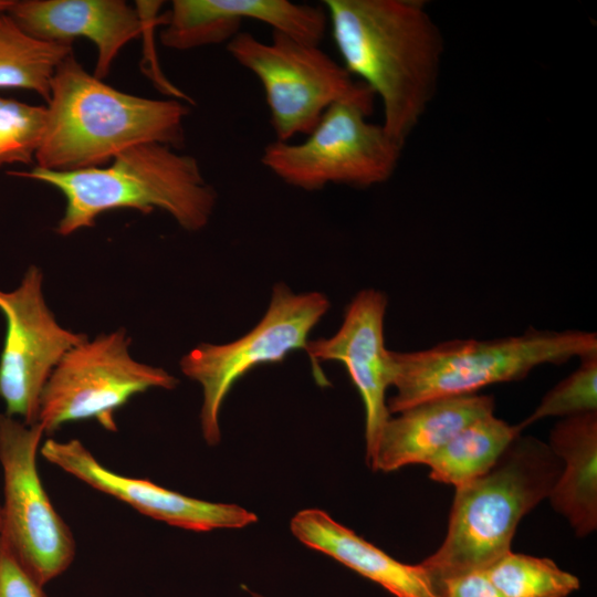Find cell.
Listing matches in <instances>:
<instances>
[{"label":"cell","mask_w":597,"mask_h":597,"mask_svg":"<svg viewBox=\"0 0 597 597\" xmlns=\"http://www.w3.org/2000/svg\"><path fill=\"white\" fill-rule=\"evenodd\" d=\"M343 66L383 106L381 126L405 146L438 87L444 41L421 0H325Z\"/></svg>","instance_id":"1"},{"label":"cell","mask_w":597,"mask_h":597,"mask_svg":"<svg viewBox=\"0 0 597 597\" xmlns=\"http://www.w3.org/2000/svg\"><path fill=\"white\" fill-rule=\"evenodd\" d=\"M46 125L35 166L73 171L102 167L140 144L178 149L189 108L176 100H151L118 91L67 55L51 81Z\"/></svg>","instance_id":"2"},{"label":"cell","mask_w":597,"mask_h":597,"mask_svg":"<svg viewBox=\"0 0 597 597\" xmlns=\"http://www.w3.org/2000/svg\"><path fill=\"white\" fill-rule=\"evenodd\" d=\"M8 174L61 191L65 207L55 232L62 237L94 227L100 214L117 209L144 214L159 209L182 229L199 231L210 221L218 198L193 156L155 143L135 145L102 167L55 171L34 166Z\"/></svg>","instance_id":"3"},{"label":"cell","mask_w":597,"mask_h":597,"mask_svg":"<svg viewBox=\"0 0 597 597\" xmlns=\"http://www.w3.org/2000/svg\"><path fill=\"white\" fill-rule=\"evenodd\" d=\"M561 467L548 444L520 434L488 472L455 488L446 537L420 563L439 597L450 579L512 551L519 523L548 498Z\"/></svg>","instance_id":"4"},{"label":"cell","mask_w":597,"mask_h":597,"mask_svg":"<svg viewBox=\"0 0 597 597\" xmlns=\"http://www.w3.org/2000/svg\"><path fill=\"white\" fill-rule=\"evenodd\" d=\"M597 352V335L540 331L496 339H453L413 352L391 350L395 394L389 413L418 404L478 394L486 386L525 378L534 368Z\"/></svg>","instance_id":"5"},{"label":"cell","mask_w":597,"mask_h":597,"mask_svg":"<svg viewBox=\"0 0 597 597\" xmlns=\"http://www.w3.org/2000/svg\"><path fill=\"white\" fill-rule=\"evenodd\" d=\"M227 50L260 81L275 140L308 135L335 103L374 104L373 92L320 45L275 31L271 42H262L241 31L227 43Z\"/></svg>","instance_id":"6"},{"label":"cell","mask_w":597,"mask_h":597,"mask_svg":"<svg viewBox=\"0 0 597 597\" xmlns=\"http://www.w3.org/2000/svg\"><path fill=\"white\" fill-rule=\"evenodd\" d=\"M374 104L342 101L333 104L307 137L297 144L274 140L261 164L280 180L304 191L328 185L371 187L395 174L404 145L381 124L367 121Z\"/></svg>","instance_id":"7"},{"label":"cell","mask_w":597,"mask_h":597,"mask_svg":"<svg viewBox=\"0 0 597 597\" xmlns=\"http://www.w3.org/2000/svg\"><path fill=\"white\" fill-rule=\"evenodd\" d=\"M125 329L103 333L70 349L49 377L39 401L38 423L45 434L63 425L94 419L117 430L115 412L153 388L175 389L178 379L161 367L136 360Z\"/></svg>","instance_id":"8"},{"label":"cell","mask_w":597,"mask_h":597,"mask_svg":"<svg viewBox=\"0 0 597 597\" xmlns=\"http://www.w3.org/2000/svg\"><path fill=\"white\" fill-rule=\"evenodd\" d=\"M328 308L323 293L296 294L277 283L266 312L251 331L226 344L200 343L181 357V373L202 388L200 428L209 446L221 440L219 415L233 385L259 365L280 363L289 353L305 349L311 331Z\"/></svg>","instance_id":"9"},{"label":"cell","mask_w":597,"mask_h":597,"mask_svg":"<svg viewBox=\"0 0 597 597\" xmlns=\"http://www.w3.org/2000/svg\"><path fill=\"white\" fill-rule=\"evenodd\" d=\"M40 423L27 425L0 413V464L3 475L1 538L29 575L44 587L73 563L76 544L54 509L36 467Z\"/></svg>","instance_id":"10"},{"label":"cell","mask_w":597,"mask_h":597,"mask_svg":"<svg viewBox=\"0 0 597 597\" xmlns=\"http://www.w3.org/2000/svg\"><path fill=\"white\" fill-rule=\"evenodd\" d=\"M43 272L30 265L17 287L0 290L6 334L0 353V398L4 413L27 425L38 421L39 401L52 371L88 336L63 327L48 306Z\"/></svg>","instance_id":"11"},{"label":"cell","mask_w":597,"mask_h":597,"mask_svg":"<svg viewBox=\"0 0 597 597\" xmlns=\"http://www.w3.org/2000/svg\"><path fill=\"white\" fill-rule=\"evenodd\" d=\"M386 310L387 297L381 291L362 290L347 305L338 331L328 338L308 339L304 349L320 386L328 385L320 362H339L346 367L364 405L366 461L391 416L386 392L392 385L394 362L385 346Z\"/></svg>","instance_id":"12"},{"label":"cell","mask_w":597,"mask_h":597,"mask_svg":"<svg viewBox=\"0 0 597 597\" xmlns=\"http://www.w3.org/2000/svg\"><path fill=\"white\" fill-rule=\"evenodd\" d=\"M40 454L52 464L132 506L139 513L168 525L195 532L242 528L258 516L233 503H216L171 491L147 479L116 473L103 465L77 439L46 440Z\"/></svg>","instance_id":"13"},{"label":"cell","mask_w":597,"mask_h":597,"mask_svg":"<svg viewBox=\"0 0 597 597\" xmlns=\"http://www.w3.org/2000/svg\"><path fill=\"white\" fill-rule=\"evenodd\" d=\"M245 20L265 23L272 31L320 45L328 18L323 4L287 0H174L165 15L160 42L187 51L229 42Z\"/></svg>","instance_id":"14"},{"label":"cell","mask_w":597,"mask_h":597,"mask_svg":"<svg viewBox=\"0 0 597 597\" xmlns=\"http://www.w3.org/2000/svg\"><path fill=\"white\" fill-rule=\"evenodd\" d=\"M7 13L28 34L43 41L91 40L97 50L94 76L109 73L119 51L147 22L124 0H14Z\"/></svg>","instance_id":"15"},{"label":"cell","mask_w":597,"mask_h":597,"mask_svg":"<svg viewBox=\"0 0 597 597\" xmlns=\"http://www.w3.org/2000/svg\"><path fill=\"white\" fill-rule=\"evenodd\" d=\"M494 407L492 396L470 394L425 401L390 416L367 464L381 472L426 464L464 427L494 413Z\"/></svg>","instance_id":"16"},{"label":"cell","mask_w":597,"mask_h":597,"mask_svg":"<svg viewBox=\"0 0 597 597\" xmlns=\"http://www.w3.org/2000/svg\"><path fill=\"white\" fill-rule=\"evenodd\" d=\"M290 530L305 546L332 557L395 597H439L420 564L397 561L325 511L297 512Z\"/></svg>","instance_id":"17"},{"label":"cell","mask_w":597,"mask_h":597,"mask_svg":"<svg viewBox=\"0 0 597 597\" xmlns=\"http://www.w3.org/2000/svg\"><path fill=\"white\" fill-rule=\"evenodd\" d=\"M548 447L562 467L547 499L576 536L586 537L597 528V411L562 418Z\"/></svg>","instance_id":"18"},{"label":"cell","mask_w":597,"mask_h":597,"mask_svg":"<svg viewBox=\"0 0 597 597\" xmlns=\"http://www.w3.org/2000/svg\"><path fill=\"white\" fill-rule=\"evenodd\" d=\"M517 425L494 413L480 418L451 438L426 463L429 478L458 488L488 472L521 434Z\"/></svg>","instance_id":"19"},{"label":"cell","mask_w":597,"mask_h":597,"mask_svg":"<svg viewBox=\"0 0 597 597\" xmlns=\"http://www.w3.org/2000/svg\"><path fill=\"white\" fill-rule=\"evenodd\" d=\"M71 53L73 43L33 38L0 12V88L33 91L48 102L55 70Z\"/></svg>","instance_id":"20"},{"label":"cell","mask_w":597,"mask_h":597,"mask_svg":"<svg viewBox=\"0 0 597 597\" xmlns=\"http://www.w3.org/2000/svg\"><path fill=\"white\" fill-rule=\"evenodd\" d=\"M505 597H568L580 582L547 557L510 551L484 570Z\"/></svg>","instance_id":"21"},{"label":"cell","mask_w":597,"mask_h":597,"mask_svg":"<svg viewBox=\"0 0 597 597\" xmlns=\"http://www.w3.org/2000/svg\"><path fill=\"white\" fill-rule=\"evenodd\" d=\"M46 107L0 96V166L35 163Z\"/></svg>","instance_id":"22"},{"label":"cell","mask_w":597,"mask_h":597,"mask_svg":"<svg viewBox=\"0 0 597 597\" xmlns=\"http://www.w3.org/2000/svg\"><path fill=\"white\" fill-rule=\"evenodd\" d=\"M578 368L554 386L534 411L522 422L521 429L549 417H572L597 411V352L579 357Z\"/></svg>","instance_id":"23"},{"label":"cell","mask_w":597,"mask_h":597,"mask_svg":"<svg viewBox=\"0 0 597 597\" xmlns=\"http://www.w3.org/2000/svg\"><path fill=\"white\" fill-rule=\"evenodd\" d=\"M0 597H46L0 536Z\"/></svg>","instance_id":"24"},{"label":"cell","mask_w":597,"mask_h":597,"mask_svg":"<svg viewBox=\"0 0 597 597\" xmlns=\"http://www.w3.org/2000/svg\"><path fill=\"white\" fill-rule=\"evenodd\" d=\"M441 597H505L484 572L455 577L447 582Z\"/></svg>","instance_id":"25"},{"label":"cell","mask_w":597,"mask_h":597,"mask_svg":"<svg viewBox=\"0 0 597 597\" xmlns=\"http://www.w3.org/2000/svg\"><path fill=\"white\" fill-rule=\"evenodd\" d=\"M14 0H0V12H7Z\"/></svg>","instance_id":"26"},{"label":"cell","mask_w":597,"mask_h":597,"mask_svg":"<svg viewBox=\"0 0 597 597\" xmlns=\"http://www.w3.org/2000/svg\"><path fill=\"white\" fill-rule=\"evenodd\" d=\"M248 591H249V594H250L251 597H265V596H263V595H261V594H259V593H256V591H253V590H249V589H248Z\"/></svg>","instance_id":"27"},{"label":"cell","mask_w":597,"mask_h":597,"mask_svg":"<svg viewBox=\"0 0 597 597\" xmlns=\"http://www.w3.org/2000/svg\"><path fill=\"white\" fill-rule=\"evenodd\" d=\"M0 534H1V505H0Z\"/></svg>","instance_id":"28"}]
</instances>
